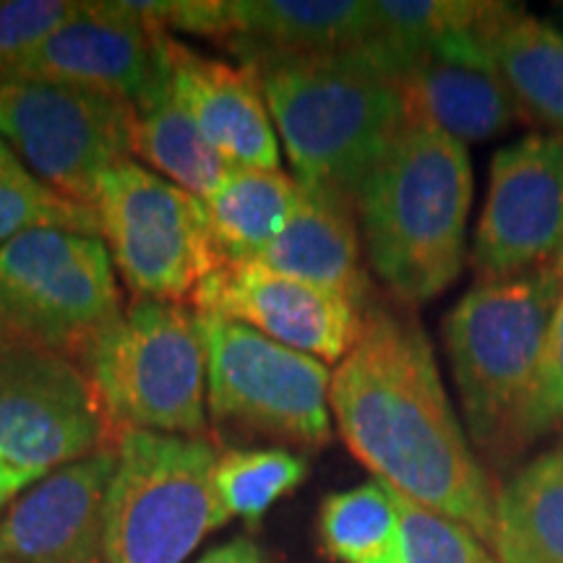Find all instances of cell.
<instances>
[{"label":"cell","mask_w":563,"mask_h":563,"mask_svg":"<svg viewBox=\"0 0 563 563\" xmlns=\"http://www.w3.org/2000/svg\"><path fill=\"white\" fill-rule=\"evenodd\" d=\"M329 407L342 441L378 481L493 545L496 498L410 311L363 308L361 334L332 371Z\"/></svg>","instance_id":"1"},{"label":"cell","mask_w":563,"mask_h":563,"mask_svg":"<svg viewBox=\"0 0 563 563\" xmlns=\"http://www.w3.org/2000/svg\"><path fill=\"white\" fill-rule=\"evenodd\" d=\"M258 74L295 180L355 203L410 118L397 81L365 47L245 63Z\"/></svg>","instance_id":"2"},{"label":"cell","mask_w":563,"mask_h":563,"mask_svg":"<svg viewBox=\"0 0 563 563\" xmlns=\"http://www.w3.org/2000/svg\"><path fill=\"white\" fill-rule=\"evenodd\" d=\"M470 203L467 144L433 125H407L355 201L371 269L399 302L439 298L460 277Z\"/></svg>","instance_id":"3"},{"label":"cell","mask_w":563,"mask_h":563,"mask_svg":"<svg viewBox=\"0 0 563 563\" xmlns=\"http://www.w3.org/2000/svg\"><path fill=\"white\" fill-rule=\"evenodd\" d=\"M563 290V256L477 282L443 319V344L473 441L501 449L530 389Z\"/></svg>","instance_id":"4"},{"label":"cell","mask_w":563,"mask_h":563,"mask_svg":"<svg viewBox=\"0 0 563 563\" xmlns=\"http://www.w3.org/2000/svg\"><path fill=\"white\" fill-rule=\"evenodd\" d=\"M79 365L121 433H207V340L188 302L133 300Z\"/></svg>","instance_id":"5"},{"label":"cell","mask_w":563,"mask_h":563,"mask_svg":"<svg viewBox=\"0 0 563 563\" xmlns=\"http://www.w3.org/2000/svg\"><path fill=\"white\" fill-rule=\"evenodd\" d=\"M217 460L220 449L207 439L125 431L104 501L110 563H183L228 525Z\"/></svg>","instance_id":"6"},{"label":"cell","mask_w":563,"mask_h":563,"mask_svg":"<svg viewBox=\"0 0 563 563\" xmlns=\"http://www.w3.org/2000/svg\"><path fill=\"white\" fill-rule=\"evenodd\" d=\"M123 311L100 238L40 228L0 249V350H53L79 363Z\"/></svg>","instance_id":"7"},{"label":"cell","mask_w":563,"mask_h":563,"mask_svg":"<svg viewBox=\"0 0 563 563\" xmlns=\"http://www.w3.org/2000/svg\"><path fill=\"white\" fill-rule=\"evenodd\" d=\"M139 110L110 91L68 81L0 84V141L42 186L89 207L112 167L131 162Z\"/></svg>","instance_id":"8"},{"label":"cell","mask_w":563,"mask_h":563,"mask_svg":"<svg viewBox=\"0 0 563 563\" xmlns=\"http://www.w3.org/2000/svg\"><path fill=\"white\" fill-rule=\"evenodd\" d=\"M91 209L112 266L136 300L191 306L201 282L222 266L203 201L139 162L104 173Z\"/></svg>","instance_id":"9"},{"label":"cell","mask_w":563,"mask_h":563,"mask_svg":"<svg viewBox=\"0 0 563 563\" xmlns=\"http://www.w3.org/2000/svg\"><path fill=\"white\" fill-rule=\"evenodd\" d=\"M207 340V407L217 426L319 449L332 441V368L245 323L199 313Z\"/></svg>","instance_id":"10"},{"label":"cell","mask_w":563,"mask_h":563,"mask_svg":"<svg viewBox=\"0 0 563 563\" xmlns=\"http://www.w3.org/2000/svg\"><path fill=\"white\" fill-rule=\"evenodd\" d=\"M121 431L74 357L53 350H0V460L30 481L115 452Z\"/></svg>","instance_id":"11"},{"label":"cell","mask_w":563,"mask_h":563,"mask_svg":"<svg viewBox=\"0 0 563 563\" xmlns=\"http://www.w3.org/2000/svg\"><path fill=\"white\" fill-rule=\"evenodd\" d=\"M563 256V136H525L496 152L475 230L481 282L504 279Z\"/></svg>","instance_id":"12"},{"label":"cell","mask_w":563,"mask_h":563,"mask_svg":"<svg viewBox=\"0 0 563 563\" xmlns=\"http://www.w3.org/2000/svg\"><path fill=\"white\" fill-rule=\"evenodd\" d=\"M11 79L81 84L123 97L141 112L170 91L167 32L141 21L125 0H87Z\"/></svg>","instance_id":"13"},{"label":"cell","mask_w":563,"mask_h":563,"mask_svg":"<svg viewBox=\"0 0 563 563\" xmlns=\"http://www.w3.org/2000/svg\"><path fill=\"white\" fill-rule=\"evenodd\" d=\"M196 313L245 323L321 363H340L363 327V308L313 282L256 264H224L194 292Z\"/></svg>","instance_id":"14"},{"label":"cell","mask_w":563,"mask_h":563,"mask_svg":"<svg viewBox=\"0 0 563 563\" xmlns=\"http://www.w3.org/2000/svg\"><path fill=\"white\" fill-rule=\"evenodd\" d=\"M365 47L397 81L410 123L433 125L467 144L498 136L517 115V102L493 66L481 30L407 53L378 42Z\"/></svg>","instance_id":"15"},{"label":"cell","mask_w":563,"mask_h":563,"mask_svg":"<svg viewBox=\"0 0 563 563\" xmlns=\"http://www.w3.org/2000/svg\"><path fill=\"white\" fill-rule=\"evenodd\" d=\"M115 452L66 464L21 493L0 522V563H110L104 501Z\"/></svg>","instance_id":"16"},{"label":"cell","mask_w":563,"mask_h":563,"mask_svg":"<svg viewBox=\"0 0 563 563\" xmlns=\"http://www.w3.org/2000/svg\"><path fill=\"white\" fill-rule=\"evenodd\" d=\"M167 63L173 100L230 165L279 167V136L256 70L196 53L173 34Z\"/></svg>","instance_id":"17"},{"label":"cell","mask_w":563,"mask_h":563,"mask_svg":"<svg viewBox=\"0 0 563 563\" xmlns=\"http://www.w3.org/2000/svg\"><path fill=\"white\" fill-rule=\"evenodd\" d=\"M373 32V0H224L220 42L241 63H253L347 53L371 42Z\"/></svg>","instance_id":"18"},{"label":"cell","mask_w":563,"mask_h":563,"mask_svg":"<svg viewBox=\"0 0 563 563\" xmlns=\"http://www.w3.org/2000/svg\"><path fill=\"white\" fill-rule=\"evenodd\" d=\"M355 217V203L344 196L302 186L290 220L249 264L313 282L365 308L371 302L368 279Z\"/></svg>","instance_id":"19"},{"label":"cell","mask_w":563,"mask_h":563,"mask_svg":"<svg viewBox=\"0 0 563 563\" xmlns=\"http://www.w3.org/2000/svg\"><path fill=\"white\" fill-rule=\"evenodd\" d=\"M481 40L517 108L563 136V30L496 3Z\"/></svg>","instance_id":"20"},{"label":"cell","mask_w":563,"mask_h":563,"mask_svg":"<svg viewBox=\"0 0 563 563\" xmlns=\"http://www.w3.org/2000/svg\"><path fill=\"white\" fill-rule=\"evenodd\" d=\"M302 196L295 175L279 167H232L203 201L211 241L224 264H249L292 217Z\"/></svg>","instance_id":"21"},{"label":"cell","mask_w":563,"mask_h":563,"mask_svg":"<svg viewBox=\"0 0 563 563\" xmlns=\"http://www.w3.org/2000/svg\"><path fill=\"white\" fill-rule=\"evenodd\" d=\"M501 563H563V446L534 456L496 496Z\"/></svg>","instance_id":"22"},{"label":"cell","mask_w":563,"mask_h":563,"mask_svg":"<svg viewBox=\"0 0 563 563\" xmlns=\"http://www.w3.org/2000/svg\"><path fill=\"white\" fill-rule=\"evenodd\" d=\"M133 154L199 199H209L235 167L173 100V91L139 112Z\"/></svg>","instance_id":"23"},{"label":"cell","mask_w":563,"mask_h":563,"mask_svg":"<svg viewBox=\"0 0 563 563\" xmlns=\"http://www.w3.org/2000/svg\"><path fill=\"white\" fill-rule=\"evenodd\" d=\"M319 540L329 559L340 563H405L394 488L376 477L332 493L321 504Z\"/></svg>","instance_id":"24"},{"label":"cell","mask_w":563,"mask_h":563,"mask_svg":"<svg viewBox=\"0 0 563 563\" xmlns=\"http://www.w3.org/2000/svg\"><path fill=\"white\" fill-rule=\"evenodd\" d=\"M308 477V464L287 449H228L214 470L217 493L230 517L262 522L264 514Z\"/></svg>","instance_id":"25"},{"label":"cell","mask_w":563,"mask_h":563,"mask_svg":"<svg viewBox=\"0 0 563 563\" xmlns=\"http://www.w3.org/2000/svg\"><path fill=\"white\" fill-rule=\"evenodd\" d=\"M55 228L100 238L95 209L66 201L42 186L0 141V249L30 230ZM102 241V238H100Z\"/></svg>","instance_id":"26"},{"label":"cell","mask_w":563,"mask_h":563,"mask_svg":"<svg viewBox=\"0 0 563 563\" xmlns=\"http://www.w3.org/2000/svg\"><path fill=\"white\" fill-rule=\"evenodd\" d=\"M496 3L481 0H373L376 32L371 42L407 53L454 37L477 32Z\"/></svg>","instance_id":"27"},{"label":"cell","mask_w":563,"mask_h":563,"mask_svg":"<svg viewBox=\"0 0 563 563\" xmlns=\"http://www.w3.org/2000/svg\"><path fill=\"white\" fill-rule=\"evenodd\" d=\"M563 426V290L548 327L538 371L514 415L501 449L527 446Z\"/></svg>","instance_id":"28"},{"label":"cell","mask_w":563,"mask_h":563,"mask_svg":"<svg viewBox=\"0 0 563 563\" xmlns=\"http://www.w3.org/2000/svg\"><path fill=\"white\" fill-rule=\"evenodd\" d=\"M397 496L402 519V559L405 563H501L473 530L443 517L439 511Z\"/></svg>","instance_id":"29"},{"label":"cell","mask_w":563,"mask_h":563,"mask_svg":"<svg viewBox=\"0 0 563 563\" xmlns=\"http://www.w3.org/2000/svg\"><path fill=\"white\" fill-rule=\"evenodd\" d=\"M81 0H0V84L79 11Z\"/></svg>","instance_id":"30"},{"label":"cell","mask_w":563,"mask_h":563,"mask_svg":"<svg viewBox=\"0 0 563 563\" xmlns=\"http://www.w3.org/2000/svg\"><path fill=\"white\" fill-rule=\"evenodd\" d=\"M199 563H269L258 545L249 538H235L214 551H209Z\"/></svg>","instance_id":"31"},{"label":"cell","mask_w":563,"mask_h":563,"mask_svg":"<svg viewBox=\"0 0 563 563\" xmlns=\"http://www.w3.org/2000/svg\"><path fill=\"white\" fill-rule=\"evenodd\" d=\"M30 485H34V481L16 473V470L9 467V464L0 460V509H3L9 501H13L21 490L30 488Z\"/></svg>","instance_id":"32"}]
</instances>
